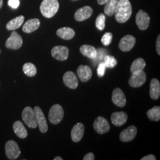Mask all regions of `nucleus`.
<instances>
[{
    "label": "nucleus",
    "mask_w": 160,
    "mask_h": 160,
    "mask_svg": "<svg viewBox=\"0 0 160 160\" xmlns=\"http://www.w3.org/2000/svg\"><path fill=\"white\" fill-rule=\"evenodd\" d=\"M132 8L129 0H119L115 12V18L118 22L125 23L131 17Z\"/></svg>",
    "instance_id": "obj_1"
},
{
    "label": "nucleus",
    "mask_w": 160,
    "mask_h": 160,
    "mask_svg": "<svg viewBox=\"0 0 160 160\" xmlns=\"http://www.w3.org/2000/svg\"><path fill=\"white\" fill-rule=\"evenodd\" d=\"M59 7L58 0H43L40 4V12L44 17L49 18L56 14Z\"/></svg>",
    "instance_id": "obj_2"
},
{
    "label": "nucleus",
    "mask_w": 160,
    "mask_h": 160,
    "mask_svg": "<svg viewBox=\"0 0 160 160\" xmlns=\"http://www.w3.org/2000/svg\"><path fill=\"white\" fill-rule=\"evenodd\" d=\"M64 112L62 106L58 104L52 106L49 110L48 117L50 122L53 125L59 123L63 118Z\"/></svg>",
    "instance_id": "obj_3"
},
{
    "label": "nucleus",
    "mask_w": 160,
    "mask_h": 160,
    "mask_svg": "<svg viewBox=\"0 0 160 160\" xmlns=\"http://www.w3.org/2000/svg\"><path fill=\"white\" fill-rule=\"evenodd\" d=\"M22 117L24 122L29 128L34 129L38 126L34 110L31 107L28 106L23 109Z\"/></svg>",
    "instance_id": "obj_4"
},
{
    "label": "nucleus",
    "mask_w": 160,
    "mask_h": 160,
    "mask_svg": "<svg viewBox=\"0 0 160 160\" xmlns=\"http://www.w3.org/2000/svg\"><path fill=\"white\" fill-rule=\"evenodd\" d=\"M5 151L7 157L10 160H16L21 154L18 144L13 140H10L6 142Z\"/></svg>",
    "instance_id": "obj_5"
},
{
    "label": "nucleus",
    "mask_w": 160,
    "mask_h": 160,
    "mask_svg": "<svg viewBox=\"0 0 160 160\" xmlns=\"http://www.w3.org/2000/svg\"><path fill=\"white\" fill-rule=\"evenodd\" d=\"M23 45V39L22 36L13 30L10 36L8 38L6 42V46L13 50H17L20 49Z\"/></svg>",
    "instance_id": "obj_6"
},
{
    "label": "nucleus",
    "mask_w": 160,
    "mask_h": 160,
    "mask_svg": "<svg viewBox=\"0 0 160 160\" xmlns=\"http://www.w3.org/2000/svg\"><path fill=\"white\" fill-rule=\"evenodd\" d=\"M147 80V75L143 71H136L132 73L129 80V84L132 87L137 88L143 85Z\"/></svg>",
    "instance_id": "obj_7"
},
{
    "label": "nucleus",
    "mask_w": 160,
    "mask_h": 160,
    "mask_svg": "<svg viewBox=\"0 0 160 160\" xmlns=\"http://www.w3.org/2000/svg\"><path fill=\"white\" fill-rule=\"evenodd\" d=\"M33 110L37 121L38 126H39L40 131L42 133H46L48 129V126L46 118L43 111L39 106H35Z\"/></svg>",
    "instance_id": "obj_8"
},
{
    "label": "nucleus",
    "mask_w": 160,
    "mask_h": 160,
    "mask_svg": "<svg viewBox=\"0 0 160 160\" xmlns=\"http://www.w3.org/2000/svg\"><path fill=\"white\" fill-rule=\"evenodd\" d=\"M93 127L94 130L99 134L107 133L110 130L109 122L102 116H98L94 122Z\"/></svg>",
    "instance_id": "obj_9"
},
{
    "label": "nucleus",
    "mask_w": 160,
    "mask_h": 160,
    "mask_svg": "<svg viewBox=\"0 0 160 160\" xmlns=\"http://www.w3.org/2000/svg\"><path fill=\"white\" fill-rule=\"evenodd\" d=\"M52 57L58 61H65L68 57L69 49L66 46H57L52 49Z\"/></svg>",
    "instance_id": "obj_10"
},
{
    "label": "nucleus",
    "mask_w": 160,
    "mask_h": 160,
    "mask_svg": "<svg viewBox=\"0 0 160 160\" xmlns=\"http://www.w3.org/2000/svg\"><path fill=\"white\" fill-rule=\"evenodd\" d=\"M135 43L136 39L134 36L128 34L121 39L119 43V48L122 51H130L135 46Z\"/></svg>",
    "instance_id": "obj_11"
},
{
    "label": "nucleus",
    "mask_w": 160,
    "mask_h": 160,
    "mask_svg": "<svg viewBox=\"0 0 160 160\" xmlns=\"http://www.w3.org/2000/svg\"><path fill=\"white\" fill-rule=\"evenodd\" d=\"M150 18L145 12L140 10L136 16V23L138 28L141 30H145L148 28Z\"/></svg>",
    "instance_id": "obj_12"
},
{
    "label": "nucleus",
    "mask_w": 160,
    "mask_h": 160,
    "mask_svg": "<svg viewBox=\"0 0 160 160\" xmlns=\"http://www.w3.org/2000/svg\"><path fill=\"white\" fill-rule=\"evenodd\" d=\"M112 100L113 103L118 107L123 108L126 104L125 95L119 88H116L112 92Z\"/></svg>",
    "instance_id": "obj_13"
},
{
    "label": "nucleus",
    "mask_w": 160,
    "mask_h": 160,
    "mask_svg": "<svg viewBox=\"0 0 160 160\" xmlns=\"http://www.w3.org/2000/svg\"><path fill=\"white\" fill-rule=\"evenodd\" d=\"M137 133V128L134 125L128 127L126 129L122 131L120 133L119 138L122 142H129L132 141L136 137Z\"/></svg>",
    "instance_id": "obj_14"
},
{
    "label": "nucleus",
    "mask_w": 160,
    "mask_h": 160,
    "mask_svg": "<svg viewBox=\"0 0 160 160\" xmlns=\"http://www.w3.org/2000/svg\"><path fill=\"white\" fill-rule=\"evenodd\" d=\"M63 81L65 86L71 89H75L78 86V78L72 71H67L64 74Z\"/></svg>",
    "instance_id": "obj_15"
},
{
    "label": "nucleus",
    "mask_w": 160,
    "mask_h": 160,
    "mask_svg": "<svg viewBox=\"0 0 160 160\" xmlns=\"http://www.w3.org/2000/svg\"><path fill=\"white\" fill-rule=\"evenodd\" d=\"M92 9L90 6H84L77 10L75 13V19L78 22L84 21L92 16Z\"/></svg>",
    "instance_id": "obj_16"
},
{
    "label": "nucleus",
    "mask_w": 160,
    "mask_h": 160,
    "mask_svg": "<svg viewBox=\"0 0 160 160\" xmlns=\"http://www.w3.org/2000/svg\"><path fill=\"white\" fill-rule=\"evenodd\" d=\"M77 75L82 82H87L92 78V68L88 65H80L77 69Z\"/></svg>",
    "instance_id": "obj_17"
},
{
    "label": "nucleus",
    "mask_w": 160,
    "mask_h": 160,
    "mask_svg": "<svg viewBox=\"0 0 160 160\" xmlns=\"http://www.w3.org/2000/svg\"><path fill=\"white\" fill-rule=\"evenodd\" d=\"M84 133V126L82 123L75 124L72 128L71 133L72 140L75 142H78L81 140Z\"/></svg>",
    "instance_id": "obj_18"
},
{
    "label": "nucleus",
    "mask_w": 160,
    "mask_h": 160,
    "mask_svg": "<svg viewBox=\"0 0 160 160\" xmlns=\"http://www.w3.org/2000/svg\"><path fill=\"white\" fill-rule=\"evenodd\" d=\"M128 120V114L124 112H114L111 116L112 123L116 126L123 125Z\"/></svg>",
    "instance_id": "obj_19"
},
{
    "label": "nucleus",
    "mask_w": 160,
    "mask_h": 160,
    "mask_svg": "<svg viewBox=\"0 0 160 160\" xmlns=\"http://www.w3.org/2000/svg\"><path fill=\"white\" fill-rule=\"evenodd\" d=\"M40 25V20L38 18L30 19L24 24L23 31L26 33H32L39 29Z\"/></svg>",
    "instance_id": "obj_20"
},
{
    "label": "nucleus",
    "mask_w": 160,
    "mask_h": 160,
    "mask_svg": "<svg viewBox=\"0 0 160 160\" xmlns=\"http://www.w3.org/2000/svg\"><path fill=\"white\" fill-rule=\"evenodd\" d=\"M150 97L153 100H157L160 96V81L157 78H153L150 82Z\"/></svg>",
    "instance_id": "obj_21"
},
{
    "label": "nucleus",
    "mask_w": 160,
    "mask_h": 160,
    "mask_svg": "<svg viewBox=\"0 0 160 160\" xmlns=\"http://www.w3.org/2000/svg\"><path fill=\"white\" fill-rule=\"evenodd\" d=\"M13 130L17 137L20 138L24 139L28 137V131L23 123L20 120H17L14 123Z\"/></svg>",
    "instance_id": "obj_22"
},
{
    "label": "nucleus",
    "mask_w": 160,
    "mask_h": 160,
    "mask_svg": "<svg viewBox=\"0 0 160 160\" xmlns=\"http://www.w3.org/2000/svg\"><path fill=\"white\" fill-rule=\"evenodd\" d=\"M80 51L84 56L92 59H95L97 57V49L94 46L84 45L80 47Z\"/></svg>",
    "instance_id": "obj_23"
},
{
    "label": "nucleus",
    "mask_w": 160,
    "mask_h": 160,
    "mask_svg": "<svg viewBox=\"0 0 160 160\" xmlns=\"http://www.w3.org/2000/svg\"><path fill=\"white\" fill-rule=\"evenodd\" d=\"M74 30L70 28H62L57 32L58 36L64 40H71L74 37Z\"/></svg>",
    "instance_id": "obj_24"
},
{
    "label": "nucleus",
    "mask_w": 160,
    "mask_h": 160,
    "mask_svg": "<svg viewBox=\"0 0 160 160\" xmlns=\"http://www.w3.org/2000/svg\"><path fill=\"white\" fill-rule=\"evenodd\" d=\"M24 21V17L23 16H19L8 22L6 25V28L8 30H15L23 24Z\"/></svg>",
    "instance_id": "obj_25"
},
{
    "label": "nucleus",
    "mask_w": 160,
    "mask_h": 160,
    "mask_svg": "<svg viewBox=\"0 0 160 160\" xmlns=\"http://www.w3.org/2000/svg\"><path fill=\"white\" fill-rule=\"evenodd\" d=\"M119 0H109L104 6V13L108 16H112L114 14Z\"/></svg>",
    "instance_id": "obj_26"
},
{
    "label": "nucleus",
    "mask_w": 160,
    "mask_h": 160,
    "mask_svg": "<svg viewBox=\"0 0 160 160\" xmlns=\"http://www.w3.org/2000/svg\"><path fill=\"white\" fill-rule=\"evenodd\" d=\"M145 65H146V63L143 58H138L132 63L131 66V72L132 73H133L136 71H143V69L145 68Z\"/></svg>",
    "instance_id": "obj_27"
},
{
    "label": "nucleus",
    "mask_w": 160,
    "mask_h": 160,
    "mask_svg": "<svg viewBox=\"0 0 160 160\" xmlns=\"http://www.w3.org/2000/svg\"><path fill=\"white\" fill-rule=\"evenodd\" d=\"M147 115L148 118L152 121H159L160 120V107L154 106L148 110Z\"/></svg>",
    "instance_id": "obj_28"
},
{
    "label": "nucleus",
    "mask_w": 160,
    "mask_h": 160,
    "mask_svg": "<svg viewBox=\"0 0 160 160\" xmlns=\"http://www.w3.org/2000/svg\"><path fill=\"white\" fill-rule=\"evenodd\" d=\"M24 73L29 77H34L37 73V69L33 63L27 62L24 63L23 67Z\"/></svg>",
    "instance_id": "obj_29"
},
{
    "label": "nucleus",
    "mask_w": 160,
    "mask_h": 160,
    "mask_svg": "<svg viewBox=\"0 0 160 160\" xmlns=\"http://www.w3.org/2000/svg\"><path fill=\"white\" fill-rule=\"evenodd\" d=\"M106 68H113L114 67L116 66L118 61L116 59V58L112 56V55H106L104 57V62H103Z\"/></svg>",
    "instance_id": "obj_30"
},
{
    "label": "nucleus",
    "mask_w": 160,
    "mask_h": 160,
    "mask_svg": "<svg viewBox=\"0 0 160 160\" xmlns=\"http://www.w3.org/2000/svg\"><path fill=\"white\" fill-rule=\"evenodd\" d=\"M106 16L104 14H100L96 20V26L99 30H103L105 28Z\"/></svg>",
    "instance_id": "obj_31"
},
{
    "label": "nucleus",
    "mask_w": 160,
    "mask_h": 160,
    "mask_svg": "<svg viewBox=\"0 0 160 160\" xmlns=\"http://www.w3.org/2000/svg\"><path fill=\"white\" fill-rule=\"evenodd\" d=\"M112 39H113V34L110 32H107L103 35L102 38V43H103V45L104 46H108L109 45L112 41Z\"/></svg>",
    "instance_id": "obj_32"
},
{
    "label": "nucleus",
    "mask_w": 160,
    "mask_h": 160,
    "mask_svg": "<svg viewBox=\"0 0 160 160\" xmlns=\"http://www.w3.org/2000/svg\"><path fill=\"white\" fill-rule=\"evenodd\" d=\"M106 67L104 63L102 62L99 63L98 67H97V75L98 77H102L104 74H105V72H106Z\"/></svg>",
    "instance_id": "obj_33"
},
{
    "label": "nucleus",
    "mask_w": 160,
    "mask_h": 160,
    "mask_svg": "<svg viewBox=\"0 0 160 160\" xmlns=\"http://www.w3.org/2000/svg\"><path fill=\"white\" fill-rule=\"evenodd\" d=\"M8 4L10 7H11L13 9H16L20 5V1L19 0H8Z\"/></svg>",
    "instance_id": "obj_34"
},
{
    "label": "nucleus",
    "mask_w": 160,
    "mask_h": 160,
    "mask_svg": "<svg viewBox=\"0 0 160 160\" xmlns=\"http://www.w3.org/2000/svg\"><path fill=\"white\" fill-rule=\"evenodd\" d=\"M95 159L94 155L92 152H89L84 157L83 160H94Z\"/></svg>",
    "instance_id": "obj_35"
},
{
    "label": "nucleus",
    "mask_w": 160,
    "mask_h": 160,
    "mask_svg": "<svg viewBox=\"0 0 160 160\" xmlns=\"http://www.w3.org/2000/svg\"><path fill=\"white\" fill-rule=\"evenodd\" d=\"M156 50L158 55H160V35H158L156 41Z\"/></svg>",
    "instance_id": "obj_36"
},
{
    "label": "nucleus",
    "mask_w": 160,
    "mask_h": 160,
    "mask_svg": "<svg viewBox=\"0 0 160 160\" xmlns=\"http://www.w3.org/2000/svg\"><path fill=\"white\" fill-rule=\"evenodd\" d=\"M156 157L154 155L149 154L141 158V160H156Z\"/></svg>",
    "instance_id": "obj_37"
},
{
    "label": "nucleus",
    "mask_w": 160,
    "mask_h": 160,
    "mask_svg": "<svg viewBox=\"0 0 160 160\" xmlns=\"http://www.w3.org/2000/svg\"><path fill=\"white\" fill-rule=\"evenodd\" d=\"M109 0H97V2L100 5H103L105 4Z\"/></svg>",
    "instance_id": "obj_38"
},
{
    "label": "nucleus",
    "mask_w": 160,
    "mask_h": 160,
    "mask_svg": "<svg viewBox=\"0 0 160 160\" xmlns=\"http://www.w3.org/2000/svg\"><path fill=\"white\" fill-rule=\"evenodd\" d=\"M53 160H63V158H61V157H55L54 158H53Z\"/></svg>",
    "instance_id": "obj_39"
},
{
    "label": "nucleus",
    "mask_w": 160,
    "mask_h": 160,
    "mask_svg": "<svg viewBox=\"0 0 160 160\" xmlns=\"http://www.w3.org/2000/svg\"><path fill=\"white\" fill-rule=\"evenodd\" d=\"M2 4H3V1H2V0H0V8L2 7Z\"/></svg>",
    "instance_id": "obj_40"
},
{
    "label": "nucleus",
    "mask_w": 160,
    "mask_h": 160,
    "mask_svg": "<svg viewBox=\"0 0 160 160\" xmlns=\"http://www.w3.org/2000/svg\"><path fill=\"white\" fill-rule=\"evenodd\" d=\"M72 1H77V0H72Z\"/></svg>",
    "instance_id": "obj_41"
},
{
    "label": "nucleus",
    "mask_w": 160,
    "mask_h": 160,
    "mask_svg": "<svg viewBox=\"0 0 160 160\" xmlns=\"http://www.w3.org/2000/svg\"><path fill=\"white\" fill-rule=\"evenodd\" d=\"M0 52H1V51H0Z\"/></svg>",
    "instance_id": "obj_42"
}]
</instances>
